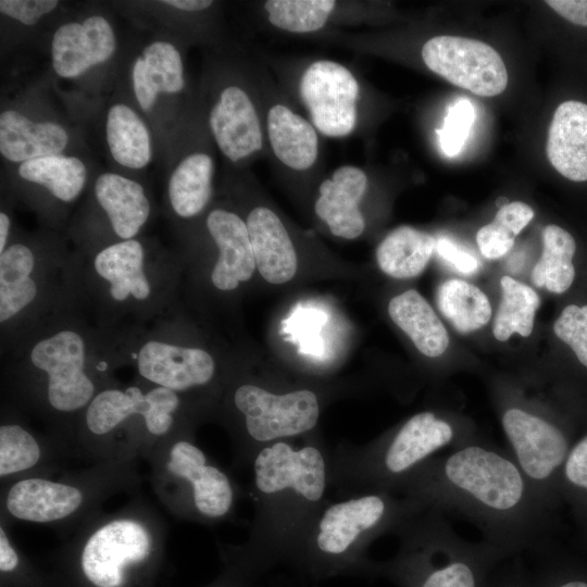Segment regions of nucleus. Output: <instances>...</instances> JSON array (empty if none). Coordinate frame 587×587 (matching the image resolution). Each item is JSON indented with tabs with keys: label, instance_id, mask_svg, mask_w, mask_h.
<instances>
[{
	"label": "nucleus",
	"instance_id": "nucleus-8",
	"mask_svg": "<svg viewBox=\"0 0 587 587\" xmlns=\"http://www.w3.org/2000/svg\"><path fill=\"white\" fill-rule=\"evenodd\" d=\"M416 515L397 529L398 553L372 563L370 574L386 576L399 587H486L507 555L485 540L461 538L437 510Z\"/></svg>",
	"mask_w": 587,
	"mask_h": 587
},
{
	"label": "nucleus",
	"instance_id": "nucleus-27",
	"mask_svg": "<svg viewBox=\"0 0 587 587\" xmlns=\"http://www.w3.org/2000/svg\"><path fill=\"white\" fill-rule=\"evenodd\" d=\"M257 268L271 284L289 282L297 272L296 247L284 220L270 205L253 203L245 215Z\"/></svg>",
	"mask_w": 587,
	"mask_h": 587
},
{
	"label": "nucleus",
	"instance_id": "nucleus-23",
	"mask_svg": "<svg viewBox=\"0 0 587 587\" xmlns=\"http://www.w3.org/2000/svg\"><path fill=\"white\" fill-rule=\"evenodd\" d=\"M77 139L73 126L51 113L22 103L1 108L0 154L11 164L52 154H77Z\"/></svg>",
	"mask_w": 587,
	"mask_h": 587
},
{
	"label": "nucleus",
	"instance_id": "nucleus-10",
	"mask_svg": "<svg viewBox=\"0 0 587 587\" xmlns=\"http://www.w3.org/2000/svg\"><path fill=\"white\" fill-rule=\"evenodd\" d=\"M261 57L285 93L321 136L348 138L363 127L365 89L352 67L320 57Z\"/></svg>",
	"mask_w": 587,
	"mask_h": 587
},
{
	"label": "nucleus",
	"instance_id": "nucleus-32",
	"mask_svg": "<svg viewBox=\"0 0 587 587\" xmlns=\"http://www.w3.org/2000/svg\"><path fill=\"white\" fill-rule=\"evenodd\" d=\"M392 322L412 340L417 350L428 358L441 355L448 348L449 336L444 324L414 289L394 297L388 304Z\"/></svg>",
	"mask_w": 587,
	"mask_h": 587
},
{
	"label": "nucleus",
	"instance_id": "nucleus-39",
	"mask_svg": "<svg viewBox=\"0 0 587 587\" xmlns=\"http://www.w3.org/2000/svg\"><path fill=\"white\" fill-rule=\"evenodd\" d=\"M558 338L566 342L587 367V305L565 307L553 325Z\"/></svg>",
	"mask_w": 587,
	"mask_h": 587
},
{
	"label": "nucleus",
	"instance_id": "nucleus-41",
	"mask_svg": "<svg viewBox=\"0 0 587 587\" xmlns=\"http://www.w3.org/2000/svg\"><path fill=\"white\" fill-rule=\"evenodd\" d=\"M560 480L572 489L587 494V435L570 449L559 483Z\"/></svg>",
	"mask_w": 587,
	"mask_h": 587
},
{
	"label": "nucleus",
	"instance_id": "nucleus-43",
	"mask_svg": "<svg viewBox=\"0 0 587 587\" xmlns=\"http://www.w3.org/2000/svg\"><path fill=\"white\" fill-rule=\"evenodd\" d=\"M435 250L459 273L471 275L479 270V261L450 238H437Z\"/></svg>",
	"mask_w": 587,
	"mask_h": 587
},
{
	"label": "nucleus",
	"instance_id": "nucleus-28",
	"mask_svg": "<svg viewBox=\"0 0 587 587\" xmlns=\"http://www.w3.org/2000/svg\"><path fill=\"white\" fill-rule=\"evenodd\" d=\"M167 470L187 480L191 487L197 511L208 519H220L228 513L234 491L227 475L208 463L203 451L187 440L176 441L170 450Z\"/></svg>",
	"mask_w": 587,
	"mask_h": 587
},
{
	"label": "nucleus",
	"instance_id": "nucleus-47",
	"mask_svg": "<svg viewBox=\"0 0 587 587\" xmlns=\"http://www.w3.org/2000/svg\"><path fill=\"white\" fill-rule=\"evenodd\" d=\"M20 564V558L13 549L3 527L0 528V571L13 572Z\"/></svg>",
	"mask_w": 587,
	"mask_h": 587
},
{
	"label": "nucleus",
	"instance_id": "nucleus-45",
	"mask_svg": "<svg viewBox=\"0 0 587 587\" xmlns=\"http://www.w3.org/2000/svg\"><path fill=\"white\" fill-rule=\"evenodd\" d=\"M546 3L571 23L587 27V0H548Z\"/></svg>",
	"mask_w": 587,
	"mask_h": 587
},
{
	"label": "nucleus",
	"instance_id": "nucleus-12",
	"mask_svg": "<svg viewBox=\"0 0 587 587\" xmlns=\"http://www.w3.org/2000/svg\"><path fill=\"white\" fill-rule=\"evenodd\" d=\"M152 214V200L142 183L117 171H105L91 179L86 200L72 215L64 235L85 257L141 236Z\"/></svg>",
	"mask_w": 587,
	"mask_h": 587
},
{
	"label": "nucleus",
	"instance_id": "nucleus-29",
	"mask_svg": "<svg viewBox=\"0 0 587 587\" xmlns=\"http://www.w3.org/2000/svg\"><path fill=\"white\" fill-rule=\"evenodd\" d=\"M103 136L110 158L118 168L138 172L151 163L154 153L151 126L128 100L117 99L108 105Z\"/></svg>",
	"mask_w": 587,
	"mask_h": 587
},
{
	"label": "nucleus",
	"instance_id": "nucleus-24",
	"mask_svg": "<svg viewBox=\"0 0 587 587\" xmlns=\"http://www.w3.org/2000/svg\"><path fill=\"white\" fill-rule=\"evenodd\" d=\"M371 4L355 0H266L257 2L255 9L264 24L276 32L316 38L370 22Z\"/></svg>",
	"mask_w": 587,
	"mask_h": 587
},
{
	"label": "nucleus",
	"instance_id": "nucleus-46",
	"mask_svg": "<svg viewBox=\"0 0 587 587\" xmlns=\"http://www.w3.org/2000/svg\"><path fill=\"white\" fill-rule=\"evenodd\" d=\"M486 587H532V577L520 566L510 567L496 577L491 575Z\"/></svg>",
	"mask_w": 587,
	"mask_h": 587
},
{
	"label": "nucleus",
	"instance_id": "nucleus-14",
	"mask_svg": "<svg viewBox=\"0 0 587 587\" xmlns=\"http://www.w3.org/2000/svg\"><path fill=\"white\" fill-rule=\"evenodd\" d=\"M142 39L125 55L127 100L148 122L170 109L185 120L196 104L197 91L189 88L184 40L165 33Z\"/></svg>",
	"mask_w": 587,
	"mask_h": 587
},
{
	"label": "nucleus",
	"instance_id": "nucleus-22",
	"mask_svg": "<svg viewBox=\"0 0 587 587\" xmlns=\"http://www.w3.org/2000/svg\"><path fill=\"white\" fill-rule=\"evenodd\" d=\"M151 537L139 522L122 519L104 524L86 541L80 567L93 587H122L128 567L146 561Z\"/></svg>",
	"mask_w": 587,
	"mask_h": 587
},
{
	"label": "nucleus",
	"instance_id": "nucleus-49",
	"mask_svg": "<svg viewBox=\"0 0 587 587\" xmlns=\"http://www.w3.org/2000/svg\"><path fill=\"white\" fill-rule=\"evenodd\" d=\"M532 587H587V582L582 579L551 580L549 578H539L537 575L532 577Z\"/></svg>",
	"mask_w": 587,
	"mask_h": 587
},
{
	"label": "nucleus",
	"instance_id": "nucleus-6",
	"mask_svg": "<svg viewBox=\"0 0 587 587\" xmlns=\"http://www.w3.org/2000/svg\"><path fill=\"white\" fill-rule=\"evenodd\" d=\"M422 512L409 498L391 491H369L321 508L288 561L314 578L362 572L370 574L369 544L383 533L397 530Z\"/></svg>",
	"mask_w": 587,
	"mask_h": 587
},
{
	"label": "nucleus",
	"instance_id": "nucleus-36",
	"mask_svg": "<svg viewBox=\"0 0 587 587\" xmlns=\"http://www.w3.org/2000/svg\"><path fill=\"white\" fill-rule=\"evenodd\" d=\"M500 284L502 298L492 324L495 338L505 341L514 333L529 336L539 307L537 292L510 276H503Z\"/></svg>",
	"mask_w": 587,
	"mask_h": 587
},
{
	"label": "nucleus",
	"instance_id": "nucleus-37",
	"mask_svg": "<svg viewBox=\"0 0 587 587\" xmlns=\"http://www.w3.org/2000/svg\"><path fill=\"white\" fill-rule=\"evenodd\" d=\"M40 459L36 438L21 424L0 426V475L2 477L33 467Z\"/></svg>",
	"mask_w": 587,
	"mask_h": 587
},
{
	"label": "nucleus",
	"instance_id": "nucleus-35",
	"mask_svg": "<svg viewBox=\"0 0 587 587\" xmlns=\"http://www.w3.org/2000/svg\"><path fill=\"white\" fill-rule=\"evenodd\" d=\"M575 240L569 232L558 225H547L542 230V253L532 272L533 283L551 292L566 291L575 277Z\"/></svg>",
	"mask_w": 587,
	"mask_h": 587
},
{
	"label": "nucleus",
	"instance_id": "nucleus-25",
	"mask_svg": "<svg viewBox=\"0 0 587 587\" xmlns=\"http://www.w3.org/2000/svg\"><path fill=\"white\" fill-rule=\"evenodd\" d=\"M202 216L203 230L216 250L211 285L232 292L248 282L257 267L247 225L240 213L223 204L209 208Z\"/></svg>",
	"mask_w": 587,
	"mask_h": 587
},
{
	"label": "nucleus",
	"instance_id": "nucleus-19",
	"mask_svg": "<svg viewBox=\"0 0 587 587\" xmlns=\"http://www.w3.org/2000/svg\"><path fill=\"white\" fill-rule=\"evenodd\" d=\"M118 50L116 30L109 15L92 10L58 23L49 39L52 73L78 82L109 66Z\"/></svg>",
	"mask_w": 587,
	"mask_h": 587
},
{
	"label": "nucleus",
	"instance_id": "nucleus-13",
	"mask_svg": "<svg viewBox=\"0 0 587 587\" xmlns=\"http://www.w3.org/2000/svg\"><path fill=\"white\" fill-rule=\"evenodd\" d=\"M253 72L261 102L266 161L272 171L289 182L319 180L324 171L321 135L255 52Z\"/></svg>",
	"mask_w": 587,
	"mask_h": 587
},
{
	"label": "nucleus",
	"instance_id": "nucleus-40",
	"mask_svg": "<svg viewBox=\"0 0 587 587\" xmlns=\"http://www.w3.org/2000/svg\"><path fill=\"white\" fill-rule=\"evenodd\" d=\"M61 5L57 0H1V18L16 22L24 28L38 26L47 22Z\"/></svg>",
	"mask_w": 587,
	"mask_h": 587
},
{
	"label": "nucleus",
	"instance_id": "nucleus-4",
	"mask_svg": "<svg viewBox=\"0 0 587 587\" xmlns=\"http://www.w3.org/2000/svg\"><path fill=\"white\" fill-rule=\"evenodd\" d=\"M82 263L64 233L16 229L0 253L1 354L57 314L83 305Z\"/></svg>",
	"mask_w": 587,
	"mask_h": 587
},
{
	"label": "nucleus",
	"instance_id": "nucleus-31",
	"mask_svg": "<svg viewBox=\"0 0 587 587\" xmlns=\"http://www.w3.org/2000/svg\"><path fill=\"white\" fill-rule=\"evenodd\" d=\"M82 502L83 494L78 488L43 478H27L15 483L5 500L12 516L36 523L65 519Z\"/></svg>",
	"mask_w": 587,
	"mask_h": 587
},
{
	"label": "nucleus",
	"instance_id": "nucleus-2",
	"mask_svg": "<svg viewBox=\"0 0 587 587\" xmlns=\"http://www.w3.org/2000/svg\"><path fill=\"white\" fill-rule=\"evenodd\" d=\"M1 357L5 373L32 386L47 409L60 415L84 411L115 369L108 332L83 305L57 314Z\"/></svg>",
	"mask_w": 587,
	"mask_h": 587
},
{
	"label": "nucleus",
	"instance_id": "nucleus-44",
	"mask_svg": "<svg viewBox=\"0 0 587 587\" xmlns=\"http://www.w3.org/2000/svg\"><path fill=\"white\" fill-rule=\"evenodd\" d=\"M534 217L533 209L521 201L509 202L500 208L494 222L504 227L515 237Z\"/></svg>",
	"mask_w": 587,
	"mask_h": 587
},
{
	"label": "nucleus",
	"instance_id": "nucleus-5",
	"mask_svg": "<svg viewBox=\"0 0 587 587\" xmlns=\"http://www.w3.org/2000/svg\"><path fill=\"white\" fill-rule=\"evenodd\" d=\"M328 482L323 450L286 440L261 447L253 460L260 501L258 547L248 569L255 573L288 560L320 511Z\"/></svg>",
	"mask_w": 587,
	"mask_h": 587
},
{
	"label": "nucleus",
	"instance_id": "nucleus-26",
	"mask_svg": "<svg viewBox=\"0 0 587 587\" xmlns=\"http://www.w3.org/2000/svg\"><path fill=\"white\" fill-rule=\"evenodd\" d=\"M366 170L355 164H344L320 179L314 200V212L336 237L355 239L366 227L362 201L370 188Z\"/></svg>",
	"mask_w": 587,
	"mask_h": 587
},
{
	"label": "nucleus",
	"instance_id": "nucleus-50",
	"mask_svg": "<svg viewBox=\"0 0 587 587\" xmlns=\"http://www.w3.org/2000/svg\"><path fill=\"white\" fill-rule=\"evenodd\" d=\"M509 203L507 198L500 197L497 199L496 204L500 208L507 205Z\"/></svg>",
	"mask_w": 587,
	"mask_h": 587
},
{
	"label": "nucleus",
	"instance_id": "nucleus-42",
	"mask_svg": "<svg viewBox=\"0 0 587 587\" xmlns=\"http://www.w3.org/2000/svg\"><path fill=\"white\" fill-rule=\"evenodd\" d=\"M515 236L494 221L476 234V241L483 257L489 260L503 257L514 245Z\"/></svg>",
	"mask_w": 587,
	"mask_h": 587
},
{
	"label": "nucleus",
	"instance_id": "nucleus-1",
	"mask_svg": "<svg viewBox=\"0 0 587 587\" xmlns=\"http://www.w3.org/2000/svg\"><path fill=\"white\" fill-rule=\"evenodd\" d=\"M397 489L422 511L465 516L507 557L539 551L548 507L510 452L475 440L430 458Z\"/></svg>",
	"mask_w": 587,
	"mask_h": 587
},
{
	"label": "nucleus",
	"instance_id": "nucleus-34",
	"mask_svg": "<svg viewBox=\"0 0 587 587\" xmlns=\"http://www.w3.org/2000/svg\"><path fill=\"white\" fill-rule=\"evenodd\" d=\"M436 302L441 314L462 334L480 329L491 317L487 296L478 287L462 279L453 278L440 284Z\"/></svg>",
	"mask_w": 587,
	"mask_h": 587
},
{
	"label": "nucleus",
	"instance_id": "nucleus-38",
	"mask_svg": "<svg viewBox=\"0 0 587 587\" xmlns=\"http://www.w3.org/2000/svg\"><path fill=\"white\" fill-rule=\"evenodd\" d=\"M474 120V107L467 99H460L449 108L442 127L437 129L446 155L453 157L460 152Z\"/></svg>",
	"mask_w": 587,
	"mask_h": 587
},
{
	"label": "nucleus",
	"instance_id": "nucleus-16",
	"mask_svg": "<svg viewBox=\"0 0 587 587\" xmlns=\"http://www.w3.org/2000/svg\"><path fill=\"white\" fill-rule=\"evenodd\" d=\"M91 179L82 155L52 154L15 164L10 192L30 208L46 228L65 233L74 205Z\"/></svg>",
	"mask_w": 587,
	"mask_h": 587
},
{
	"label": "nucleus",
	"instance_id": "nucleus-48",
	"mask_svg": "<svg viewBox=\"0 0 587 587\" xmlns=\"http://www.w3.org/2000/svg\"><path fill=\"white\" fill-rule=\"evenodd\" d=\"M16 227L13 221V211L8 207L7 200L1 201L0 210V253H2L12 240Z\"/></svg>",
	"mask_w": 587,
	"mask_h": 587
},
{
	"label": "nucleus",
	"instance_id": "nucleus-21",
	"mask_svg": "<svg viewBox=\"0 0 587 587\" xmlns=\"http://www.w3.org/2000/svg\"><path fill=\"white\" fill-rule=\"evenodd\" d=\"M180 407V395L164 387L107 386L96 394L83 416L86 428L97 436L109 434L134 417L143 419L149 434L163 436L172 429Z\"/></svg>",
	"mask_w": 587,
	"mask_h": 587
},
{
	"label": "nucleus",
	"instance_id": "nucleus-9",
	"mask_svg": "<svg viewBox=\"0 0 587 587\" xmlns=\"http://www.w3.org/2000/svg\"><path fill=\"white\" fill-rule=\"evenodd\" d=\"M187 336L178 310L147 325L108 332L113 365L132 366L147 384L179 395L202 388L214 379L216 361Z\"/></svg>",
	"mask_w": 587,
	"mask_h": 587
},
{
	"label": "nucleus",
	"instance_id": "nucleus-15",
	"mask_svg": "<svg viewBox=\"0 0 587 587\" xmlns=\"http://www.w3.org/2000/svg\"><path fill=\"white\" fill-rule=\"evenodd\" d=\"M173 154L165 179L170 217L189 223L202 216L214 197L215 146L197 96L189 116L173 133Z\"/></svg>",
	"mask_w": 587,
	"mask_h": 587
},
{
	"label": "nucleus",
	"instance_id": "nucleus-18",
	"mask_svg": "<svg viewBox=\"0 0 587 587\" xmlns=\"http://www.w3.org/2000/svg\"><path fill=\"white\" fill-rule=\"evenodd\" d=\"M233 404L248 436L262 447L312 430L320 417L317 396L310 389L274 394L247 383L235 389Z\"/></svg>",
	"mask_w": 587,
	"mask_h": 587
},
{
	"label": "nucleus",
	"instance_id": "nucleus-3",
	"mask_svg": "<svg viewBox=\"0 0 587 587\" xmlns=\"http://www.w3.org/2000/svg\"><path fill=\"white\" fill-rule=\"evenodd\" d=\"M82 258V303L100 328L147 325L178 310L182 260L157 239L139 236Z\"/></svg>",
	"mask_w": 587,
	"mask_h": 587
},
{
	"label": "nucleus",
	"instance_id": "nucleus-11",
	"mask_svg": "<svg viewBox=\"0 0 587 587\" xmlns=\"http://www.w3.org/2000/svg\"><path fill=\"white\" fill-rule=\"evenodd\" d=\"M453 420L433 411L409 417L394 433L355 452L350 471L369 489L391 491L420 465L441 450H453L475 441Z\"/></svg>",
	"mask_w": 587,
	"mask_h": 587
},
{
	"label": "nucleus",
	"instance_id": "nucleus-33",
	"mask_svg": "<svg viewBox=\"0 0 587 587\" xmlns=\"http://www.w3.org/2000/svg\"><path fill=\"white\" fill-rule=\"evenodd\" d=\"M435 247L436 238L430 234L408 225L399 226L378 245L377 264L394 278H412L425 270Z\"/></svg>",
	"mask_w": 587,
	"mask_h": 587
},
{
	"label": "nucleus",
	"instance_id": "nucleus-20",
	"mask_svg": "<svg viewBox=\"0 0 587 587\" xmlns=\"http://www.w3.org/2000/svg\"><path fill=\"white\" fill-rule=\"evenodd\" d=\"M425 66L449 83L480 97L504 91L508 72L500 54L489 45L458 36H435L421 49Z\"/></svg>",
	"mask_w": 587,
	"mask_h": 587
},
{
	"label": "nucleus",
	"instance_id": "nucleus-7",
	"mask_svg": "<svg viewBox=\"0 0 587 587\" xmlns=\"http://www.w3.org/2000/svg\"><path fill=\"white\" fill-rule=\"evenodd\" d=\"M208 49L197 89L207 128L224 165L250 168L266 159L254 52L226 39Z\"/></svg>",
	"mask_w": 587,
	"mask_h": 587
},
{
	"label": "nucleus",
	"instance_id": "nucleus-17",
	"mask_svg": "<svg viewBox=\"0 0 587 587\" xmlns=\"http://www.w3.org/2000/svg\"><path fill=\"white\" fill-rule=\"evenodd\" d=\"M501 425L515 460L540 500L549 508L570 451L565 432L546 415L523 404H508Z\"/></svg>",
	"mask_w": 587,
	"mask_h": 587
},
{
	"label": "nucleus",
	"instance_id": "nucleus-30",
	"mask_svg": "<svg viewBox=\"0 0 587 587\" xmlns=\"http://www.w3.org/2000/svg\"><path fill=\"white\" fill-rule=\"evenodd\" d=\"M552 166L565 178L587 180V104L562 102L554 111L546 145Z\"/></svg>",
	"mask_w": 587,
	"mask_h": 587
}]
</instances>
